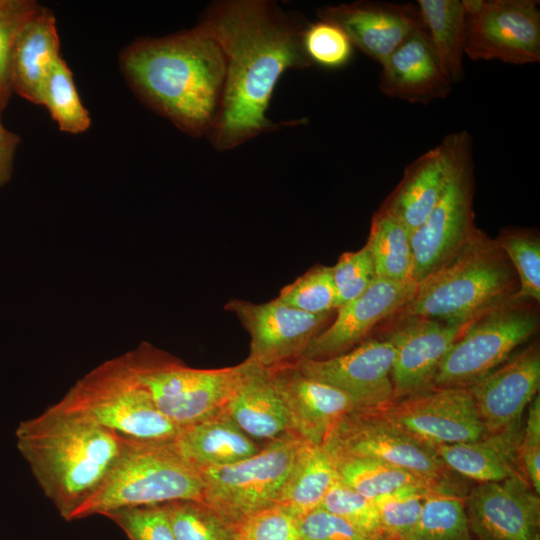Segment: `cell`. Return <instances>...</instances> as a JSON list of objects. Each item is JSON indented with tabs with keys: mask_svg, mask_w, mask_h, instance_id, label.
<instances>
[{
	"mask_svg": "<svg viewBox=\"0 0 540 540\" xmlns=\"http://www.w3.org/2000/svg\"><path fill=\"white\" fill-rule=\"evenodd\" d=\"M418 287L414 281L376 277L362 294L336 309V316L310 342L301 359H327L353 349L367 340L376 325L403 309Z\"/></svg>",
	"mask_w": 540,
	"mask_h": 540,
	"instance_id": "ac0fdd59",
	"label": "cell"
},
{
	"mask_svg": "<svg viewBox=\"0 0 540 540\" xmlns=\"http://www.w3.org/2000/svg\"><path fill=\"white\" fill-rule=\"evenodd\" d=\"M224 309L233 313L250 335L245 360L265 369L299 361L310 342L333 320V311L310 314L277 298L264 303L233 299Z\"/></svg>",
	"mask_w": 540,
	"mask_h": 540,
	"instance_id": "5bb4252c",
	"label": "cell"
},
{
	"mask_svg": "<svg viewBox=\"0 0 540 540\" xmlns=\"http://www.w3.org/2000/svg\"><path fill=\"white\" fill-rule=\"evenodd\" d=\"M465 496L431 490L425 497L418 523L407 540H473Z\"/></svg>",
	"mask_w": 540,
	"mask_h": 540,
	"instance_id": "1f68e13d",
	"label": "cell"
},
{
	"mask_svg": "<svg viewBox=\"0 0 540 540\" xmlns=\"http://www.w3.org/2000/svg\"><path fill=\"white\" fill-rule=\"evenodd\" d=\"M16 441L44 495L71 521L102 483L126 439L52 405L20 422Z\"/></svg>",
	"mask_w": 540,
	"mask_h": 540,
	"instance_id": "3957f363",
	"label": "cell"
},
{
	"mask_svg": "<svg viewBox=\"0 0 540 540\" xmlns=\"http://www.w3.org/2000/svg\"><path fill=\"white\" fill-rule=\"evenodd\" d=\"M365 246L372 257L376 277L414 281L411 233L393 214L379 208L372 218Z\"/></svg>",
	"mask_w": 540,
	"mask_h": 540,
	"instance_id": "f546056e",
	"label": "cell"
},
{
	"mask_svg": "<svg viewBox=\"0 0 540 540\" xmlns=\"http://www.w3.org/2000/svg\"><path fill=\"white\" fill-rule=\"evenodd\" d=\"M336 309L362 294L376 278L372 257L366 246L343 253L332 266Z\"/></svg>",
	"mask_w": 540,
	"mask_h": 540,
	"instance_id": "b9f144b4",
	"label": "cell"
},
{
	"mask_svg": "<svg viewBox=\"0 0 540 540\" xmlns=\"http://www.w3.org/2000/svg\"><path fill=\"white\" fill-rule=\"evenodd\" d=\"M518 291L512 264L495 239L477 229L454 256L419 285L413 299L395 316L465 324L515 298Z\"/></svg>",
	"mask_w": 540,
	"mask_h": 540,
	"instance_id": "277c9868",
	"label": "cell"
},
{
	"mask_svg": "<svg viewBox=\"0 0 540 540\" xmlns=\"http://www.w3.org/2000/svg\"><path fill=\"white\" fill-rule=\"evenodd\" d=\"M322 446L332 458L381 460L423 477L441 491L464 495L456 473L431 447L396 429L374 410L346 413L330 429Z\"/></svg>",
	"mask_w": 540,
	"mask_h": 540,
	"instance_id": "30bf717a",
	"label": "cell"
},
{
	"mask_svg": "<svg viewBox=\"0 0 540 540\" xmlns=\"http://www.w3.org/2000/svg\"><path fill=\"white\" fill-rule=\"evenodd\" d=\"M277 299L310 314H324L336 310L332 267L320 264L313 266L295 281L284 286Z\"/></svg>",
	"mask_w": 540,
	"mask_h": 540,
	"instance_id": "d590c367",
	"label": "cell"
},
{
	"mask_svg": "<svg viewBox=\"0 0 540 540\" xmlns=\"http://www.w3.org/2000/svg\"><path fill=\"white\" fill-rule=\"evenodd\" d=\"M123 74L150 108L194 137L209 136L223 95L226 59L219 44L196 26L142 38L120 56Z\"/></svg>",
	"mask_w": 540,
	"mask_h": 540,
	"instance_id": "7a4b0ae2",
	"label": "cell"
},
{
	"mask_svg": "<svg viewBox=\"0 0 540 540\" xmlns=\"http://www.w3.org/2000/svg\"><path fill=\"white\" fill-rule=\"evenodd\" d=\"M535 304L516 296L472 319L443 358L433 388L469 387L504 363L536 333Z\"/></svg>",
	"mask_w": 540,
	"mask_h": 540,
	"instance_id": "ba28073f",
	"label": "cell"
},
{
	"mask_svg": "<svg viewBox=\"0 0 540 540\" xmlns=\"http://www.w3.org/2000/svg\"><path fill=\"white\" fill-rule=\"evenodd\" d=\"M512 264L519 282L517 296L540 301V240L527 229H506L495 239Z\"/></svg>",
	"mask_w": 540,
	"mask_h": 540,
	"instance_id": "e575fe53",
	"label": "cell"
},
{
	"mask_svg": "<svg viewBox=\"0 0 540 540\" xmlns=\"http://www.w3.org/2000/svg\"><path fill=\"white\" fill-rule=\"evenodd\" d=\"M472 146L463 154L435 207L411 233L413 279L420 285L474 235Z\"/></svg>",
	"mask_w": 540,
	"mask_h": 540,
	"instance_id": "7c38bea8",
	"label": "cell"
},
{
	"mask_svg": "<svg viewBox=\"0 0 540 540\" xmlns=\"http://www.w3.org/2000/svg\"><path fill=\"white\" fill-rule=\"evenodd\" d=\"M298 529L301 540H373L320 507L298 517Z\"/></svg>",
	"mask_w": 540,
	"mask_h": 540,
	"instance_id": "ee69618b",
	"label": "cell"
},
{
	"mask_svg": "<svg viewBox=\"0 0 540 540\" xmlns=\"http://www.w3.org/2000/svg\"><path fill=\"white\" fill-rule=\"evenodd\" d=\"M374 411L429 447L474 441L487 432L468 387H434Z\"/></svg>",
	"mask_w": 540,
	"mask_h": 540,
	"instance_id": "4fadbf2b",
	"label": "cell"
},
{
	"mask_svg": "<svg viewBox=\"0 0 540 540\" xmlns=\"http://www.w3.org/2000/svg\"><path fill=\"white\" fill-rule=\"evenodd\" d=\"M1 114V113H0ZM4 125L2 124L1 120H0V128L3 127Z\"/></svg>",
	"mask_w": 540,
	"mask_h": 540,
	"instance_id": "7dc6e473",
	"label": "cell"
},
{
	"mask_svg": "<svg viewBox=\"0 0 540 540\" xmlns=\"http://www.w3.org/2000/svg\"><path fill=\"white\" fill-rule=\"evenodd\" d=\"M199 469L187 462L171 441L127 440L96 491L74 512L71 520L110 511L203 500Z\"/></svg>",
	"mask_w": 540,
	"mask_h": 540,
	"instance_id": "5b68a950",
	"label": "cell"
},
{
	"mask_svg": "<svg viewBox=\"0 0 540 540\" xmlns=\"http://www.w3.org/2000/svg\"><path fill=\"white\" fill-rule=\"evenodd\" d=\"M308 24L269 0H220L206 8L196 27L219 44L226 59L221 105L208 136L216 150L280 128L267 110L285 71L312 66L303 44Z\"/></svg>",
	"mask_w": 540,
	"mask_h": 540,
	"instance_id": "6da1fadb",
	"label": "cell"
},
{
	"mask_svg": "<svg viewBox=\"0 0 540 540\" xmlns=\"http://www.w3.org/2000/svg\"><path fill=\"white\" fill-rule=\"evenodd\" d=\"M320 508L344 519L373 540H385L375 503L339 479L325 495Z\"/></svg>",
	"mask_w": 540,
	"mask_h": 540,
	"instance_id": "74e56055",
	"label": "cell"
},
{
	"mask_svg": "<svg viewBox=\"0 0 540 540\" xmlns=\"http://www.w3.org/2000/svg\"><path fill=\"white\" fill-rule=\"evenodd\" d=\"M540 386V350L532 343L469 386L487 432L524 418Z\"/></svg>",
	"mask_w": 540,
	"mask_h": 540,
	"instance_id": "7402d4cb",
	"label": "cell"
},
{
	"mask_svg": "<svg viewBox=\"0 0 540 540\" xmlns=\"http://www.w3.org/2000/svg\"><path fill=\"white\" fill-rule=\"evenodd\" d=\"M302 443L288 434L239 462L199 469L204 484L202 502L233 527L278 504Z\"/></svg>",
	"mask_w": 540,
	"mask_h": 540,
	"instance_id": "9c48e42d",
	"label": "cell"
},
{
	"mask_svg": "<svg viewBox=\"0 0 540 540\" xmlns=\"http://www.w3.org/2000/svg\"><path fill=\"white\" fill-rule=\"evenodd\" d=\"M383 339L394 349L391 370L394 400L433 388L446 353L469 323H449L419 316L388 319Z\"/></svg>",
	"mask_w": 540,
	"mask_h": 540,
	"instance_id": "9a60e30c",
	"label": "cell"
},
{
	"mask_svg": "<svg viewBox=\"0 0 540 540\" xmlns=\"http://www.w3.org/2000/svg\"><path fill=\"white\" fill-rule=\"evenodd\" d=\"M41 8L32 0H0V113L6 108L12 88L10 59L15 39L24 24Z\"/></svg>",
	"mask_w": 540,
	"mask_h": 540,
	"instance_id": "ab89813d",
	"label": "cell"
},
{
	"mask_svg": "<svg viewBox=\"0 0 540 540\" xmlns=\"http://www.w3.org/2000/svg\"><path fill=\"white\" fill-rule=\"evenodd\" d=\"M381 67L379 88L390 98L428 104L451 92L453 82L424 26L394 50Z\"/></svg>",
	"mask_w": 540,
	"mask_h": 540,
	"instance_id": "603a6c76",
	"label": "cell"
},
{
	"mask_svg": "<svg viewBox=\"0 0 540 540\" xmlns=\"http://www.w3.org/2000/svg\"><path fill=\"white\" fill-rule=\"evenodd\" d=\"M434 489L410 488L375 503L385 540H407L416 527L427 494Z\"/></svg>",
	"mask_w": 540,
	"mask_h": 540,
	"instance_id": "8d00e7d4",
	"label": "cell"
},
{
	"mask_svg": "<svg viewBox=\"0 0 540 540\" xmlns=\"http://www.w3.org/2000/svg\"><path fill=\"white\" fill-rule=\"evenodd\" d=\"M176 540H236L235 527L202 501L164 504Z\"/></svg>",
	"mask_w": 540,
	"mask_h": 540,
	"instance_id": "836d02e7",
	"label": "cell"
},
{
	"mask_svg": "<svg viewBox=\"0 0 540 540\" xmlns=\"http://www.w3.org/2000/svg\"><path fill=\"white\" fill-rule=\"evenodd\" d=\"M338 479L335 461L324 447L303 442L297 451L278 504L300 517L319 508Z\"/></svg>",
	"mask_w": 540,
	"mask_h": 540,
	"instance_id": "83f0119b",
	"label": "cell"
},
{
	"mask_svg": "<svg viewBox=\"0 0 540 540\" xmlns=\"http://www.w3.org/2000/svg\"><path fill=\"white\" fill-rule=\"evenodd\" d=\"M60 40L53 13L44 6L19 31L11 53L12 91L41 105L47 75L60 58Z\"/></svg>",
	"mask_w": 540,
	"mask_h": 540,
	"instance_id": "d4e9b609",
	"label": "cell"
},
{
	"mask_svg": "<svg viewBox=\"0 0 540 540\" xmlns=\"http://www.w3.org/2000/svg\"><path fill=\"white\" fill-rule=\"evenodd\" d=\"M158 410L182 428L224 413L248 368H192L148 343L123 355Z\"/></svg>",
	"mask_w": 540,
	"mask_h": 540,
	"instance_id": "52a82bcc",
	"label": "cell"
},
{
	"mask_svg": "<svg viewBox=\"0 0 540 540\" xmlns=\"http://www.w3.org/2000/svg\"><path fill=\"white\" fill-rule=\"evenodd\" d=\"M393 359L392 344L381 338L367 339L335 357L301 359L296 365L305 374L347 394L356 409L379 410L394 400Z\"/></svg>",
	"mask_w": 540,
	"mask_h": 540,
	"instance_id": "e0dca14e",
	"label": "cell"
},
{
	"mask_svg": "<svg viewBox=\"0 0 540 540\" xmlns=\"http://www.w3.org/2000/svg\"><path fill=\"white\" fill-rule=\"evenodd\" d=\"M519 460L522 471L536 491L540 494V397L536 395L528 405L524 421L522 439L519 447Z\"/></svg>",
	"mask_w": 540,
	"mask_h": 540,
	"instance_id": "f6af8a7d",
	"label": "cell"
},
{
	"mask_svg": "<svg viewBox=\"0 0 540 540\" xmlns=\"http://www.w3.org/2000/svg\"><path fill=\"white\" fill-rule=\"evenodd\" d=\"M306 55L312 65L326 69L346 66L353 55V44L337 24L319 19L308 24L303 36Z\"/></svg>",
	"mask_w": 540,
	"mask_h": 540,
	"instance_id": "f35d334b",
	"label": "cell"
},
{
	"mask_svg": "<svg viewBox=\"0 0 540 540\" xmlns=\"http://www.w3.org/2000/svg\"><path fill=\"white\" fill-rule=\"evenodd\" d=\"M472 146L467 131L447 135L404 171L403 177L380 208L414 232L429 216L465 151Z\"/></svg>",
	"mask_w": 540,
	"mask_h": 540,
	"instance_id": "d6986e66",
	"label": "cell"
},
{
	"mask_svg": "<svg viewBox=\"0 0 540 540\" xmlns=\"http://www.w3.org/2000/svg\"><path fill=\"white\" fill-rule=\"evenodd\" d=\"M465 510L477 540H540V496L524 476L478 483Z\"/></svg>",
	"mask_w": 540,
	"mask_h": 540,
	"instance_id": "2e32d148",
	"label": "cell"
},
{
	"mask_svg": "<svg viewBox=\"0 0 540 540\" xmlns=\"http://www.w3.org/2000/svg\"><path fill=\"white\" fill-rule=\"evenodd\" d=\"M41 105L48 109L59 129L65 133H83L91 125L90 115L81 102L72 72L62 57L55 61L47 75Z\"/></svg>",
	"mask_w": 540,
	"mask_h": 540,
	"instance_id": "d6a6232c",
	"label": "cell"
},
{
	"mask_svg": "<svg viewBox=\"0 0 540 540\" xmlns=\"http://www.w3.org/2000/svg\"><path fill=\"white\" fill-rule=\"evenodd\" d=\"M173 444L197 469L233 464L260 450L225 413L182 427Z\"/></svg>",
	"mask_w": 540,
	"mask_h": 540,
	"instance_id": "4316f807",
	"label": "cell"
},
{
	"mask_svg": "<svg viewBox=\"0 0 540 540\" xmlns=\"http://www.w3.org/2000/svg\"><path fill=\"white\" fill-rule=\"evenodd\" d=\"M53 405L127 440L171 441L181 430L158 410L123 355L86 373Z\"/></svg>",
	"mask_w": 540,
	"mask_h": 540,
	"instance_id": "8992f818",
	"label": "cell"
},
{
	"mask_svg": "<svg viewBox=\"0 0 540 540\" xmlns=\"http://www.w3.org/2000/svg\"><path fill=\"white\" fill-rule=\"evenodd\" d=\"M432 46L453 83L464 77L466 12L461 0L416 3Z\"/></svg>",
	"mask_w": 540,
	"mask_h": 540,
	"instance_id": "f1b7e54d",
	"label": "cell"
},
{
	"mask_svg": "<svg viewBox=\"0 0 540 540\" xmlns=\"http://www.w3.org/2000/svg\"><path fill=\"white\" fill-rule=\"evenodd\" d=\"M333 459L339 480L372 502L410 488L441 491L423 477L381 460L363 457Z\"/></svg>",
	"mask_w": 540,
	"mask_h": 540,
	"instance_id": "4dcf8cb0",
	"label": "cell"
},
{
	"mask_svg": "<svg viewBox=\"0 0 540 540\" xmlns=\"http://www.w3.org/2000/svg\"><path fill=\"white\" fill-rule=\"evenodd\" d=\"M247 364L245 376L224 413L251 439L268 443L291 434L285 407L267 370Z\"/></svg>",
	"mask_w": 540,
	"mask_h": 540,
	"instance_id": "484cf974",
	"label": "cell"
},
{
	"mask_svg": "<svg viewBox=\"0 0 540 540\" xmlns=\"http://www.w3.org/2000/svg\"><path fill=\"white\" fill-rule=\"evenodd\" d=\"M236 540H301L298 517L276 504L245 518L235 527Z\"/></svg>",
	"mask_w": 540,
	"mask_h": 540,
	"instance_id": "7bdbcfd3",
	"label": "cell"
},
{
	"mask_svg": "<svg viewBox=\"0 0 540 540\" xmlns=\"http://www.w3.org/2000/svg\"><path fill=\"white\" fill-rule=\"evenodd\" d=\"M104 516L130 540H176L164 504L122 508Z\"/></svg>",
	"mask_w": 540,
	"mask_h": 540,
	"instance_id": "60d3db41",
	"label": "cell"
},
{
	"mask_svg": "<svg viewBox=\"0 0 540 540\" xmlns=\"http://www.w3.org/2000/svg\"><path fill=\"white\" fill-rule=\"evenodd\" d=\"M266 370L285 407L290 433L304 443L322 446L333 425L356 409L347 394L305 374L296 363Z\"/></svg>",
	"mask_w": 540,
	"mask_h": 540,
	"instance_id": "ffe728a7",
	"label": "cell"
},
{
	"mask_svg": "<svg viewBox=\"0 0 540 540\" xmlns=\"http://www.w3.org/2000/svg\"><path fill=\"white\" fill-rule=\"evenodd\" d=\"M523 428L524 418L474 441L431 448L451 471L478 483L525 477L519 460Z\"/></svg>",
	"mask_w": 540,
	"mask_h": 540,
	"instance_id": "cb8c5ba5",
	"label": "cell"
},
{
	"mask_svg": "<svg viewBox=\"0 0 540 540\" xmlns=\"http://www.w3.org/2000/svg\"><path fill=\"white\" fill-rule=\"evenodd\" d=\"M20 141L16 133L4 126L0 128V188L11 178L13 161Z\"/></svg>",
	"mask_w": 540,
	"mask_h": 540,
	"instance_id": "bcb514c9",
	"label": "cell"
},
{
	"mask_svg": "<svg viewBox=\"0 0 540 540\" xmlns=\"http://www.w3.org/2000/svg\"><path fill=\"white\" fill-rule=\"evenodd\" d=\"M317 17L337 24L353 46L380 65L415 31L423 27L416 4L355 1L326 5Z\"/></svg>",
	"mask_w": 540,
	"mask_h": 540,
	"instance_id": "44dd1931",
	"label": "cell"
},
{
	"mask_svg": "<svg viewBox=\"0 0 540 540\" xmlns=\"http://www.w3.org/2000/svg\"><path fill=\"white\" fill-rule=\"evenodd\" d=\"M465 55L523 65L540 61L538 0H462Z\"/></svg>",
	"mask_w": 540,
	"mask_h": 540,
	"instance_id": "8fae6325",
	"label": "cell"
}]
</instances>
